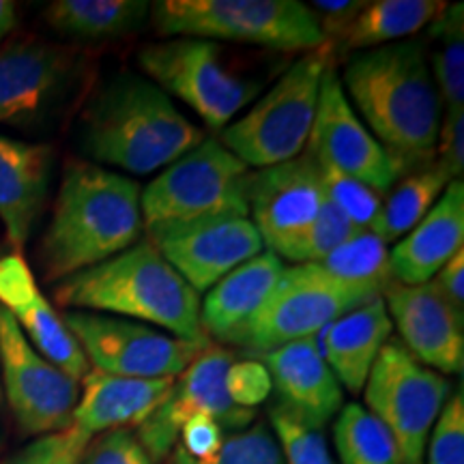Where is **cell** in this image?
Masks as SVG:
<instances>
[{"label":"cell","instance_id":"obj_1","mask_svg":"<svg viewBox=\"0 0 464 464\" xmlns=\"http://www.w3.org/2000/svg\"><path fill=\"white\" fill-rule=\"evenodd\" d=\"M340 82L402 172L432 164L443 108L421 42L365 50L348 61Z\"/></svg>","mask_w":464,"mask_h":464},{"label":"cell","instance_id":"obj_2","mask_svg":"<svg viewBox=\"0 0 464 464\" xmlns=\"http://www.w3.org/2000/svg\"><path fill=\"white\" fill-rule=\"evenodd\" d=\"M140 185L89 161H69L42 241V271L61 282L125 252L142 230Z\"/></svg>","mask_w":464,"mask_h":464},{"label":"cell","instance_id":"obj_3","mask_svg":"<svg viewBox=\"0 0 464 464\" xmlns=\"http://www.w3.org/2000/svg\"><path fill=\"white\" fill-rule=\"evenodd\" d=\"M202 140L205 133L158 84L133 73L102 89L82 119L84 153L133 174L168 168Z\"/></svg>","mask_w":464,"mask_h":464},{"label":"cell","instance_id":"obj_4","mask_svg":"<svg viewBox=\"0 0 464 464\" xmlns=\"http://www.w3.org/2000/svg\"><path fill=\"white\" fill-rule=\"evenodd\" d=\"M54 299L63 307L158 324L181 340H208L200 323L198 293L149 239L61 280Z\"/></svg>","mask_w":464,"mask_h":464},{"label":"cell","instance_id":"obj_5","mask_svg":"<svg viewBox=\"0 0 464 464\" xmlns=\"http://www.w3.org/2000/svg\"><path fill=\"white\" fill-rule=\"evenodd\" d=\"M150 15L168 37L222 39L282 52L327 44L314 11L297 0H158Z\"/></svg>","mask_w":464,"mask_h":464},{"label":"cell","instance_id":"obj_6","mask_svg":"<svg viewBox=\"0 0 464 464\" xmlns=\"http://www.w3.org/2000/svg\"><path fill=\"white\" fill-rule=\"evenodd\" d=\"M334 56L329 42L305 52L243 119L219 131V142L243 164L260 170L297 158L310 138Z\"/></svg>","mask_w":464,"mask_h":464},{"label":"cell","instance_id":"obj_7","mask_svg":"<svg viewBox=\"0 0 464 464\" xmlns=\"http://www.w3.org/2000/svg\"><path fill=\"white\" fill-rule=\"evenodd\" d=\"M247 166L216 138L164 168L140 194L142 226L170 228L216 218H247Z\"/></svg>","mask_w":464,"mask_h":464},{"label":"cell","instance_id":"obj_8","mask_svg":"<svg viewBox=\"0 0 464 464\" xmlns=\"http://www.w3.org/2000/svg\"><path fill=\"white\" fill-rule=\"evenodd\" d=\"M138 65L168 97L188 103L208 130L222 131L230 121L256 100L260 84L246 80L226 65L216 42L196 37H172L147 45Z\"/></svg>","mask_w":464,"mask_h":464},{"label":"cell","instance_id":"obj_9","mask_svg":"<svg viewBox=\"0 0 464 464\" xmlns=\"http://www.w3.org/2000/svg\"><path fill=\"white\" fill-rule=\"evenodd\" d=\"M370 413L390 430L402 464H421L428 437L443 411L450 381L387 340L363 385Z\"/></svg>","mask_w":464,"mask_h":464},{"label":"cell","instance_id":"obj_10","mask_svg":"<svg viewBox=\"0 0 464 464\" xmlns=\"http://www.w3.org/2000/svg\"><path fill=\"white\" fill-rule=\"evenodd\" d=\"M376 297L382 293L332 280L310 263L288 266L237 346L260 357L288 342L316 335L335 318Z\"/></svg>","mask_w":464,"mask_h":464},{"label":"cell","instance_id":"obj_11","mask_svg":"<svg viewBox=\"0 0 464 464\" xmlns=\"http://www.w3.org/2000/svg\"><path fill=\"white\" fill-rule=\"evenodd\" d=\"M102 372L130 379H177L211 342H189L149 324L100 312L73 310L61 316Z\"/></svg>","mask_w":464,"mask_h":464},{"label":"cell","instance_id":"obj_12","mask_svg":"<svg viewBox=\"0 0 464 464\" xmlns=\"http://www.w3.org/2000/svg\"><path fill=\"white\" fill-rule=\"evenodd\" d=\"M232 362L235 353L224 346L208 344L174 379L164 402L136 428V439L147 450L150 460L160 462L170 456L181 428L191 417H211L224 432L228 430L230 434L249 428L256 411L237 406L226 390V374Z\"/></svg>","mask_w":464,"mask_h":464},{"label":"cell","instance_id":"obj_13","mask_svg":"<svg viewBox=\"0 0 464 464\" xmlns=\"http://www.w3.org/2000/svg\"><path fill=\"white\" fill-rule=\"evenodd\" d=\"M0 363L5 387L17 423L26 434L63 432L73 426L80 398L78 381L52 365L28 344L7 307L0 305Z\"/></svg>","mask_w":464,"mask_h":464},{"label":"cell","instance_id":"obj_14","mask_svg":"<svg viewBox=\"0 0 464 464\" xmlns=\"http://www.w3.org/2000/svg\"><path fill=\"white\" fill-rule=\"evenodd\" d=\"M307 155L321 168L357 179L376 194L392 191L402 168L355 114L334 67L324 73Z\"/></svg>","mask_w":464,"mask_h":464},{"label":"cell","instance_id":"obj_15","mask_svg":"<svg viewBox=\"0 0 464 464\" xmlns=\"http://www.w3.org/2000/svg\"><path fill=\"white\" fill-rule=\"evenodd\" d=\"M324 200L321 166L312 155L263 168L247 177V207L263 246L288 258Z\"/></svg>","mask_w":464,"mask_h":464},{"label":"cell","instance_id":"obj_16","mask_svg":"<svg viewBox=\"0 0 464 464\" xmlns=\"http://www.w3.org/2000/svg\"><path fill=\"white\" fill-rule=\"evenodd\" d=\"M149 241L196 293L216 286L265 247L249 218H216L150 230Z\"/></svg>","mask_w":464,"mask_h":464},{"label":"cell","instance_id":"obj_17","mask_svg":"<svg viewBox=\"0 0 464 464\" xmlns=\"http://www.w3.org/2000/svg\"><path fill=\"white\" fill-rule=\"evenodd\" d=\"M78 54L39 39L0 45V123L31 127L72 84Z\"/></svg>","mask_w":464,"mask_h":464},{"label":"cell","instance_id":"obj_18","mask_svg":"<svg viewBox=\"0 0 464 464\" xmlns=\"http://www.w3.org/2000/svg\"><path fill=\"white\" fill-rule=\"evenodd\" d=\"M387 314L396 323L404 348L426 368L460 374L464 365V314L432 284L404 286L393 282L382 293Z\"/></svg>","mask_w":464,"mask_h":464},{"label":"cell","instance_id":"obj_19","mask_svg":"<svg viewBox=\"0 0 464 464\" xmlns=\"http://www.w3.org/2000/svg\"><path fill=\"white\" fill-rule=\"evenodd\" d=\"M260 359L269 370L277 406L307 426L323 430L344 406L340 381L318 351L314 335L288 342Z\"/></svg>","mask_w":464,"mask_h":464},{"label":"cell","instance_id":"obj_20","mask_svg":"<svg viewBox=\"0 0 464 464\" xmlns=\"http://www.w3.org/2000/svg\"><path fill=\"white\" fill-rule=\"evenodd\" d=\"M54 150L0 133V222L9 246L22 252L48 196Z\"/></svg>","mask_w":464,"mask_h":464},{"label":"cell","instance_id":"obj_21","mask_svg":"<svg viewBox=\"0 0 464 464\" xmlns=\"http://www.w3.org/2000/svg\"><path fill=\"white\" fill-rule=\"evenodd\" d=\"M464 241V183L451 181L426 218L390 252L393 282L428 284Z\"/></svg>","mask_w":464,"mask_h":464},{"label":"cell","instance_id":"obj_22","mask_svg":"<svg viewBox=\"0 0 464 464\" xmlns=\"http://www.w3.org/2000/svg\"><path fill=\"white\" fill-rule=\"evenodd\" d=\"M174 379H130L89 370L73 411V426L97 432L138 428L172 390Z\"/></svg>","mask_w":464,"mask_h":464},{"label":"cell","instance_id":"obj_23","mask_svg":"<svg viewBox=\"0 0 464 464\" xmlns=\"http://www.w3.org/2000/svg\"><path fill=\"white\" fill-rule=\"evenodd\" d=\"M282 258L274 252H260L224 276L208 290L200 305V323L205 334L228 344H239L243 332L260 310L277 280L284 274Z\"/></svg>","mask_w":464,"mask_h":464},{"label":"cell","instance_id":"obj_24","mask_svg":"<svg viewBox=\"0 0 464 464\" xmlns=\"http://www.w3.org/2000/svg\"><path fill=\"white\" fill-rule=\"evenodd\" d=\"M392 318L382 297L346 312L318 332L316 344L335 379L348 392H363L381 348L392 335Z\"/></svg>","mask_w":464,"mask_h":464},{"label":"cell","instance_id":"obj_25","mask_svg":"<svg viewBox=\"0 0 464 464\" xmlns=\"http://www.w3.org/2000/svg\"><path fill=\"white\" fill-rule=\"evenodd\" d=\"M437 0H374L365 3L344 33L332 44L344 50H374L385 44L404 42L421 31L443 11Z\"/></svg>","mask_w":464,"mask_h":464},{"label":"cell","instance_id":"obj_26","mask_svg":"<svg viewBox=\"0 0 464 464\" xmlns=\"http://www.w3.org/2000/svg\"><path fill=\"white\" fill-rule=\"evenodd\" d=\"M150 14L144 0H56L44 11L54 31L75 39H116L142 28Z\"/></svg>","mask_w":464,"mask_h":464},{"label":"cell","instance_id":"obj_27","mask_svg":"<svg viewBox=\"0 0 464 464\" xmlns=\"http://www.w3.org/2000/svg\"><path fill=\"white\" fill-rule=\"evenodd\" d=\"M14 316L20 329H24L33 344L39 348V355L56 365L69 379L78 382L84 379L91 370L89 359L75 335L69 332L65 321L56 314L54 307L48 304L42 293L34 297L33 304L14 312Z\"/></svg>","mask_w":464,"mask_h":464},{"label":"cell","instance_id":"obj_28","mask_svg":"<svg viewBox=\"0 0 464 464\" xmlns=\"http://www.w3.org/2000/svg\"><path fill=\"white\" fill-rule=\"evenodd\" d=\"M310 265H314L321 274L332 280L351 284V286L374 288L379 293H385L387 286L393 284L390 249L372 230H359L355 237L342 243L332 254Z\"/></svg>","mask_w":464,"mask_h":464},{"label":"cell","instance_id":"obj_29","mask_svg":"<svg viewBox=\"0 0 464 464\" xmlns=\"http://www.w3.org/2000/svg\"><path fill=\"white\" fill-rule=\"evenodd\" d=\"M450 183L451 179L437 164L409 174L404 181H400L396 189H392L390 198L382 205V218L376 235L390 243L413 230Z\"/></svg>","mask_w":464,"mask_h":464},{"label":"cell","instance_id":"obj_30","mask_svg":"<svg viewBox=\"0 0 464 464\" xmlns=\"http://www.w3.org/2000/svg\"><path fill=\"white\" fill-rule=\"evenodd\" d=\"M430 37L437 42L432 52V80L440 106L464 110V7L462 3L445 5L432 20Z\"/></svg>","mask_w":464,"mask_h":464},{"label":"cell","instance_id":"obj_31","mask_svg":"<svg viewBox=\"0 0 464 464\" xmlns=\"http://www.w3.org/2000/svg\"><path fill=\"white\" fill-rule=\"evenodd\" d=\"M334 439L342 464H402L390 430L362 404L342 406Z\"/></svg>","mask_w":464,"mask_h":464},{"label":"cell","instance_id":"obj_32","mask_svg":"<svg viewBox=\"0 0 464 464\" xmlns=\"http://www.w3.org/2000/svg\"><path fill=\"white\" fill-rule=\"evenodd\" d=\"M172 454L181 464H286L274 430L265 423L224 437L219 450L207 460H191L181 448H174Z\"/></svg>","mask_w":464,"mask_h":464},{"label":"cell","instance_id":"obj_33","mask_svg":"<svg viewBox=\"0 0 464 464\" xmlns=\"http://www.w3.org/2000/svg\"><path fill=\"white\" fill-rule=\"evenodd\" d=\"M324 196L340 208L355 228L379 232L382 218V200L374 189L346 174L321 168Z\"/></svg>","mask_w":464,"mask_h":464},{"label":"cell","instance_id":"obj_34","mask_svg":"<svg viewBox=\"0 0 464 464\" xmlns=\"http://www.w3.org/2000/svg\"><path fill=\"white\" fill-rule=\"evenodd\" d=\"M269 426L286 464H335L323 430L307 426L282 406L276 404L269 411Z\"/></svg>","mask_w":464,"mask_h":464},{"label":"cell","instance_id":"obj_35","mask_svg":"<svg viewBox=\"0 0 464 464\" xmlns=\"http://www.w3.org/2000/svg\"><path fill=\"white\" fill-rule=\"evenodd\" d=\"M357 232L359 228L348 222L344 213L324 196L316 219L307 228L305 235L301 237L297 246L293 247V252L288 254V260H295V263H316V260L332 254L334 249H338L351 237H355Z\"/></svg>","mask_w":464,"mask_h":464},{"label":"cell","instance_id":"obj_36","mask_svg":"<svg viewBox=\"0 0 464 464\" xmlns=\"http://www.w3.org/2000/svg\"><path fill=\"white\" fill-rule=\"evenodd\" d=\"M89 443L91 434L72 426L63 432L44 434L31 440L15 454L0 460V464H78Z\"/></svg>","mask_w":464,"mask_h":464},{"label":"cell","instance_id":"obj_37","mask_svg":"<svg viewBox=\"0 0 464 464\" xmlns=\"http://www.w3.org/2000/svg\"><path fill=\"white\" fill-rule=\"evenodd\" d=\"M428 464H464V396L458 390L430 430Z\"/></svg>","mask_w":464,"mask_h":464},{"label":"cell","instance_id":"obj_38","mask_svg":"<svg viewBox=\"0 0 464 464\" xmlns=\"http://www.w3.org/2000/svg\"><path fill=\"white\" fill-rule=\"evenodd\" d=\"M226 390L232 402L241 409L256 411V406L265 402L274 392V382H271L269 370L265 368L263 362H232L226 374Z\"/></svg>","mask_w":464,"mask_h":464},{"label":"cell","instance_id":"obj_39","mask_svg":"<svg viewBox=\"0 0 464 464\" xmlns=\"http://www.w3.org/2000/svg\"><path fill=\"white\" fill-rule=\"evenodd\" d=\"M78 464H155L130 430L103 432L91 440Z\"/></svg>","mask_w":464,"mask_h":464},{"label":"cell","instance_id":"obj_40","mask_svg":"<svg viewBox=\"0 0 464 464\" xmlns=\"http://www.w3.org/2000/svg\"><path fill=\"white\" fill-rule=\"evenodd\" d=\"M37 295V282H34L31 266L22 258V254L14 252L7 256H0V305L7 307L14 314V312L33 304Z\"/></svg>","mask_w":464,"mask_h":464},{"label":"cell","instance_id":"obj_41","mask_svg":"<svg viewBox=\"0 0 464 464\" xmlns=\"http://www.w3.org/2000/svg\"><path fill=\"white\" fill-rule=\"evenodd\" d=\"M437 166L451 181H460L464 172V110H445L437 140Z\"/></svg>","mask_w":464,"mask_h":464},{"label":"cell","instance_id":"obj_42","mask_svg":"<svg viewBox=\"0 0 464 464\" xmlns=\"http://www.w3.org/2000/svg\"><path fill=\"white\" fill-rule=\"evenodd\" d=\"M183 440V451L191 460H207L219 450L224 440V430L218 421H213L211 417L198 415L191 417V420L181 428L179 434Z\"/></svg>","mask_w":464,"mask_h":464},{"label":"cell","instance_id":"obj_43","mask_svg":"<svg viewBox=\"0 0 464 464\" xmlns=\"http://www.w3.org/2000/svg\"><path fill=\"white\" fill-rule=\"evenodd\" d=\"M430 284L439 290L440 297L464 314V249L456 252V256L443 265V269L434 276V282Z\"/></svg>","mask_w":464,"mask_h":464},{"label":"cell","instance_id":"obj_44","mask_svg":"<svg viewBox=\"0 0 464 464\" xmlns=\"http://www.w3.org/2000/svg\"><path fill=\"white\" fill-rule=\"evenodd\" d=\"M17 26V5L11 0H0V42Z\"/></svg>","mask_w":464,"mask_h":464},{"label":"cell","instance_id":"obj_45","mask_svg":"<svg viewBox=\"0 0 464 464\" xmlns=\"http://www.w3.org/2000/svg\"><path fill=\"white\" fill-rule=\"evenodd\" d=\"M170 464H181V460H179V458L172 454V458H170Z\"/></svg>","mask_w":464,"mask_h":464}]
</instances>
